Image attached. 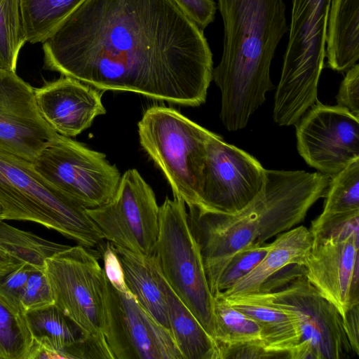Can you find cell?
Returning <instances> with one entry per match:
<instances>
[{"label":"cell","instance_id":"7c38bea8","mask_svg":"<svg viewBox=\"0 0 359 359\" xmlns=\"http://www.w3.org/2000/svg\"><path fill=\"white\" fill-rule=\"evenodd\" d=\"M305 276L341 316L359 303V217L324 238H313Z\"/></svg>","mask_w":359,"mask_h":359},{"label":"cell","instance_id":"8d00e7d4","mask_svg":"<svg viewBox=\"0 0 359 359\" xmlns=\"http://www.w3.org/2000/svg\"><path fill=\"white\" fill-rule=\"evenodd\" d=\"M344 330L352 351L359 355V303L352 305L341 316Z\"/></svg>","mask_w":359,"mask_h":359},{"label":"cell","instance_id":"7402d4cb","mask_svg":"<svg viewBox=\"0 0 359 359\" xmlns=\"http://www.w3.org/2000/svg\"><path fill=\"white\" fill-rule=\"evenodd\" d=\"M325 57L328 67L347 72L359 59V0H331Z\"/></svg>","mask_w":359,"mask_h":359},{"label":"cell","instance_id":"7a4b0ae2","mask_svg":"<svg viewBox=\"0 0 359 359\" xmlns=\"http://www.w3.org/2000/svg\"><path fill=\"white\" fill-rule=\"evenodd\" d=\"M223 51L212 79L222 93L219 117L229 131L244 128L273 89L270 67L289 27L283 0H217Z\"/></svg>","mask_w":359,"mask_h":359},{"label":"cell","instance_id":"d6a6232c","mask_svg":"<svg viewBox=\"0 0 359 359\" xmlns=\"http://www.w3.org/2000/svg\"><path fill=\"white\" fill-rule=\"evenodd\" d=\"M346 72L336 97L337 105L359 116V65L355 64Z\"/></svg>","mask_w":359,"mask_h":359},{"label":"cell","instance_id":"603a6c76","mask_svg":"<svg viewBox=\"0 0 359 359\" xmlns=\"http://www.w3.org/2000/svg\"><path fill=\"white\" fill-rule=\"evenodd\" d=\"M163 288L170 332L182 358L221 359L217 341L203 328L165 278Z\"/></svg>","mask_w":359,"mask_h":359},{"label":"cell","instance_id":"8fae6325","mask_svg":"<svg viewBox=\"0 0 359 359\" xmlns=\"http://www.w3.org/2000/svg\"><path fill=\"white\" fill-rule=\"evenodd\" d=\"M104 311V335L113 359H183L170 331L153 319L129 290H116L107 278Z\"/></svg>","mask_w":359,"mask_h":359},{"label":"cell","instance_id":"3957f363","mask_svg":"<svg viewBox=\"0 0 359 359\" xmlns=\"http://www.w3.org/2000/svg\"><path fill=\"white\" fill-rule=\"evenodd\" d=\"M0 204L4 219L39 223L86 248L103 244L86 208L43 177L32 162L1 149Z\"/></svg>","mask_w":359,"mask_h":359},{"label":"cell","instance_id":"f1b7e54d","mask_svg":"<svg viewBox=\"0 0 359 359\" xmlns=\"http://www.w3.org/2000/svg\"><path fill=\"white\" fill-rule=\"evenodd\" d=\"M25 42L19 0H0V69L16 71Z\"/></svg>","mask_w":359,"mask_h":359},{"label":"cell","instance_id":"74e56055","mask_svg":"<svg viewBox=\"0 0 359 359\" xmlns=\"http://www.w3.org/2000/svg\"><path fill=\"white\" fill-rule=\"evenodd\" d=\"M23 264L0 249V278L18 269Z\"/></svg>","mask_w":359,"mask_h":359},{"label":"cell","instance_id":"4dcf8cb0","mask_svg":"<svg viewBox=\"0 0 359 359\" xmlns=\"http://www.w3.org/2000/svg\"><path fill=\"white\" fill-rule=\"evenodd\" d=\"M54 303L51 287L44 270L34 268L27 278L20 297L23 313Z\"/></svg>","mask_w":359,"mask_h":359},{"label":"cell","instance_id":"4fadbf2b","mask_svg":"<svg viewBox=\"0 0 359 359\" xmlns=\"http://www.w3.org/2000/svg\"><path fill=\"white\" fill-rule=\"evenodd\" d=\"M296 126L299 155L318 172L334 176L359 158V116L318 100Z\"/></svg>","mask_w":359,"mask_h":359},{"label":"cell","instance_id":"836d02e7","mask_svg":"<svg viewBox=\"0 0 359 359\" xmlns=\"http://www.w3.org/2000/svg\"><path fill=\"white\" fill-rule=\"evenodd\" d=\"M172 1L202 30L215 19L217 5L213 0H172Z\"/></svg>","mask_w":359,"mask_h":359},{"label":"cell","instance_id":"52a82bcc","mask_svg":"<svg viewBox=\"0 0 359 359\" xmlns=\"http://www.w3.org/2000/svg\"><path fill=\"white\" fill-rule=\"evenodd\" d=\"M54 304L90 338L106 342L104 296L106 277L96 257L80 245L45 262Z\"/></svg>","mask_w":359,"mask_h":359},{"label":"cell","instance_id":"ba28073f","mask_svg":"<svg viewBox=\"0 0 359 359\" xmlns=\"http://www.w3.org/2000/svg\"><path fill=\"white\" fill-rule=\"evenodd\" d=\"M250 295L297 318L301 340L316 359H343L353 353L336 306L309 281L305 271L289 276L270 292Z\"/></svg>","mask_w":359,"mask_h":359},{"label":"cell","instance_id":"8992f818","mask_svg":"<svg viewBox=\"0 0 359 359\" xmlns=\"http://www.w3.org/2000/svg\"><path fill=\"white\" fill-rule=\"evenodd\" d=\"M32 164L43 177L85 208L109 203L121 177L104 154L60 134Z\"/></svg>","mask_w":359,"mask_h":359},{"label":"cell","instance_id":"1f68e13d","mask_svg":"<svg viewBox=\"0 0 359 359\" xmlns=\"http://www.w3.org/2000/svg\"><path fill=\"white\" fill-rule=\"evenodd\" d=\"M35 267L24 263L18 269L0 278V294L12 305L20 309V297L30 272Z\"/></svg>","mask_w":359,"mask_h":359},{"label":"cell","instance_id":"f35d334b","mask_svg":"<svg viewBox=\"0 0 359 359\" xmlns=\"http://www.w3.org/2000/svg\"><path fill=\"white\" fill-rule=\"evenodd\" d=\"M0 219L4 220V215L3 208L0 204Z\"/></svg>","mask_w":359,"mask_h":359},{"label":"cell","instance_id":"d590c367","mask_svg":"<svg viewBox=\"0 0 359 359\" xmlns=\"http://www.w3.org/2000/svg\"><path fill=\"white\" fill-rule=\"evenodd\" d=\"M104 262V273L110 283L116 290L121 292L128 291L125 283L123 269L119 259L116 254L113 244L107 241L102 248Z\"/></svg>","mask_w":359,"mask_h":359},{"label":"cell","instance_id":"277c9868","mask_svg":"<svg viewBox=\"0 0 359 359\" xmlns=\"http://www.w3.org/2000/svg\"><path fill=\"white\" fill-rule=\"evenodd\" d=\"M212 133L162 105L149 107L138 123L141 146L163 172L173 196L188 207L199 204L206 143Z\"/></svg>","mask_w":359,"mask_h":359},{"label":"cell","instance_id":"83f0119b","mask_svg":"<svg viewBox=\"0 0 359 359\" xmlns=\"http://www.w3.org/2000/svg\"><path fill=\"white\" fill-rule=\"evenodd\" d=\"M32 342L24 313L0 294V359H25Z\"/></svg>","mask_w":359,"mask_h":359},{"label":"cell","instance_id":"484cf974","mask_svg":"<svg viewBox=\"0 0 359 359\" xmlns=\"http://www.w3.org/2000/svg\"><path fill=\"white\" fill-rule=\"evenodd\" d=\"M69 246L45 240L0 219V249L22 263L44 270L46 260Z\"/></svg>","mask_w":359,"mask_h":359},{"label":"cell","instance_id":"d4e9b609","mask_svg":"<svg viewBox=\"0 0 359 359\" xmlns=\"http://www.w3.org/2000/svg\"><path fill=\"white\" fill-rule=\"evenodd\" d=\"M85 0H19L27 41L43 43Z\"/></svg>","mask_w":359,"mask_h":359},{"label":"cell","instance_id":"5b68a950","mask_svg":"<svg viewBox=\"0 0 359 359\" xmlns=\"http://www.w3.org/2000/svg\"><path fill=\"white\" fill-rule=\"evenodd\" d=\"M153 255L170 287L215 339L214 295L200 247L188 223L185 203L179 198L167 197L159 206L158 233Z\"/></svg>","mask_w":359,"mask_h":359},{"label":"cell","instance_id":"4316f807","mask_svg":"<svg viewBox=\"0 0 359 359\" xmlns=\"http://www.w3.org/2000/svg\"><path fill=\"white\" fill-rule=\"evenodd\" d=\"M214 313L215 339L219 346L262 342L258 324L243 312L230 306L219 292L214 294Z\"/></svg>","mask_w":359,"mask_h":359},{"label":"cell","instance_id":"ffe728a7","mask_svg":"<svg viewBox=\"0 0 359 359\" xmlns=\"http://www.w3.org/2000/svg\"><path fill=\"white\" fill-rule=\"evenodd\" d=\"M312 243L309 229L302 225L278 234L259 264L232 287L220 292L224 297L256 293L266 279L286 266H304Z\"/></svg>","mask_w":359,"mask_h":359},{"label":"cell","instance_id":"e0dca14e","mask_svg":"<svg viewBox=\"0 0 359 359\" xmlns=\"http://www.w3.org/2000/svg\"><path fill=\"white\" fill-rule=\"evenodd\" d=\"M34 90L42 117L67 137L81 133L95 117L106 113L98 89L72 77L62 76Z\"/></svg>","mask_w":359,"mask_h":359},{"label":"cell","instance_id":"5bb4252c","mask_svg":"<svg viewBox=\"0 0 359 359\" xmlns=\"http://www.w3.org/2000/svg\"><path fill=\"white\" fill-rule=\"evenodd\" d=\"M57 134L40 114L34 88L0 69V149L32 162Z\"/></svg>","mask_w":359,"mask_h":359},{"label":"cell","instance_id":"2e32d148","mask_svg":"<svg viewBox=\"0 0 359 359\" xmlns=\"http://www.w3.org/2000/svg\"><path fill=\"white\" fill-rule=\"evenodd\" d=\"M330 3L331 0H292L281 76L297 83L319 80L325 57Z\"/></svg>","mask_w":359,"mask_h":359},{"label":"cell","instance_id":"ac0fdd59","mask_svg":"<svg viewBox=\"0 0 359 359\" xmlns=\"http://www.w3.org/2000/svg\"><path fill=\"white\" fill-rule=\"evenodd\" d=\"M24 316L33 339L25 359H68L69 348L88 337L54 303Z\"/></svg>","mask_w":359,"mask_h":359},{"label":"cell","instance_id":"d6986e66","mask_svg":"<svg viewBox=\"0 0 359 359\" xmlns=\"http://www.w3.org/2000/svg\"><path fill=\"white\" fill-rule=\"evenodd\" d=\"M121 262L125 283L141 307L170 331L163 280L153 255H145L113 245Z\"/></svg>","mask_w":359,"mask_h":359},{"label":"cell","instance_id":"cb8c5ba5","mask_svg":"<svg viewBox=\"0 0 359 359\" xmlns=\"http://www.w3.org/2000/svg\"><path fill=\"white\" fill-rule=\"evenodd\" d=\"M325 198L323 212L311 222L310 230L359 215V158L330 177Z\"/></svg>","mask_w":359,"mask_h":359},{"label":"cell","instance_id":"30bf717a","mask_svg":"<svg viewBox=\"0 0 359 359\" xmlns=\"http://www.w3.org/2000/svg\"><path fill=\"white\" fill-rule=\"evenodd\" d=\"M264 171L254 156L212 133L206 143L198 206L227 215L240 212L261 193Z\"/></svg>","mask_w":359,"mask_h":359},{"label":"cell","instance_id":"6da1fadb","mask_svg":"<svg viewBox=\"0 0 359 359\" xmlns=\"http://www.w3.org/2000/svg\"><path fill=\"white\" fill-rule=\"evenodd\" d=\"M44 68L101 90L203 104L212 54L172 0H85L42 43Z\"/></svg>","mask_w":359,"mask_h":359},{"label":"cell","instance_id":"e575fe53","mask_svg":"<svg viewBox=\"0 0 359 359\" xmlns=\"http://www.w3.org/2000/svg\"><path fill=\"white\" fill-rule=\"evenodd\" d=\"M221 359L282 358L279 354L267 351L261 341H252L219 346Z\"/></svg>","mask_w":359,"mask_h":359},{"label":"cell","instance_id":"9c48e42d","mask_svg":"<svg viewBox=\"0 0 359 359\" xmlns=\"http://www.w3.org/2000/svg\"><path fill=\"white\" fill-rule=\"evenodd\" d=\"M104 239L132 252L153 255L159 227V206L151 187L136 169L121 176L114 198L86 208Z\"/></svg>","mask_w":359,"mask_h":359},{"label":"cell","instance_id":"9a60e30c","mask_svg":"<svg viewBox=\"0 0 359 359\" xmlns=\"http://www.w3.org/2000/svg\"><path fill=\"white\" fill-rule=\"evenodd\" d=\"M189 209L188 223L200 247L208 285L214 295L219 280L233 257L256 243V215L251 203L233 215L198 205Z\"/></svg>","mask_w":359,"mask_h":359},{"label":"cell","instance_id":"44dd1931","mask_svg":"<svg viewBox=\"0 0 359 359\" xmlns=\"http://www.w3.org/2000/svg\"><path fill=\"white\" fill-rule=\"evenodd\" d=\"M218 292L230 306L258 324L262 342L267 351L289 358V352L301 340L299 322L293 313L262 302L250 295L224 297Z\"/></svg>","mask_w":359,"mask_h":359},{"label":"cell","instance_id":"f546056e","mask_svg":"<svg viewBox=\"0 0 359 359\" xmlns=\"http://www.w3.org/2000/svg\"><path fill=\"white\" fill-rule=\"evenodd\" d=\"M269 248V243H255L238 252L224 270L217 284V292L232 287L252 271L262 261Z\"/></svg>","mask_w":359,"mask_h":359}]
</instances>
